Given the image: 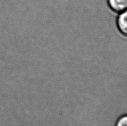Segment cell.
Here are the masks:
<instances>
[{
    "label": "cell",
    "mask_w": 127,
    "mask_h": 126,
    "mask_svg": "<svg viewBox=\"0 0 127 126\" xmlns=\"http://www.w3.org/2000/svg\"><path fill=\"white\" fill-rule=\"evenodd\" d=\"M107 2L113 12L120 13L127 11V0H107Z\"/></svg>",
    "instance_id": "6da1fadb"
},
{
    "label": "cell",
    "mask_w": 127,
    "mask_h": 126,
    "mask_svg": "<svg viewBox=\"0 0 127 126\" xmlns=\"http://www.w3.org/2000/svg\"><path fill=\"white\" fill-rule=\"evenodd\" d=\"M117 26L119 32L124 36L127 35V11L119 13L117 19Z\"/></svg>",
    "instance_id": "7a4b0ae2"
},
{
    "label": "cell",
    "mask_w": 127,
    "mask_h": 126,
    "mask_svg": "<svg viewBox=\"0 0 127 126\" xmlns=\"http://www.w3.org/2000/svg\"><path fill=\"white\" fill-rule=\"evenodd\" d=\"M115 126H127V117L126 114L122 116L118 119Z\"/></svg>",
    "instance_id": "3957f363"
}]
</instances>
